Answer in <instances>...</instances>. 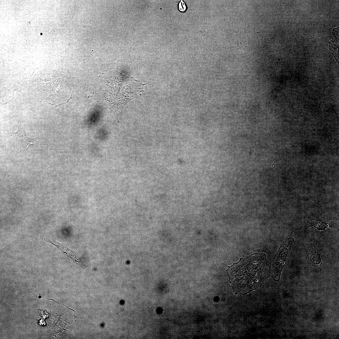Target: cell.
Masks as SVG:
<instances>
[{
    "label": "cell",
    "instance_id": "obj_1",
    "mask_svg": "<svg viewBox=\"0 0 339 339\" xmlns=\"http://www.w3.org/2000/svg\"><path fill=\"white\" fill-rule=\"evenodd\" d=\"M99 77L101 84L97 92L98 97L100 96L99 102L108 108L111 115L119 122L125 106L142 95L146 83L116 71L102 73Z\"/></svg>",
    "mask_w": 339,
    "mask_h": 339
},
{
    "label": "cell",
    "instance_id": "obj_2",
    "mask_svg": "<svg viewBox=\"0 0 339 339\" xmlns=\"http://www.w3.org/2000/svg\"><path fill=\"white\" fill-rule=\"evenodd\" d=\"M271 266L263 252L240 258L226 270L233 292L244 295L256 290L271 277Z\"/></svg>",
    "mask_w": 339,
    "mask_h": 339
},
{
    "label": "cell",
    "instance_id": "obj_3",
    "mask_svg": "<svg viewBox=\"0 0 339 339\" xmlns=\"http://www.w3.org/2000/svg\"><path fill=\"white\" fill-rule=\"evenodd\" d=\"M29 84L43 101L55 107L72 99L70 88L64 76L56 70L41 69L34 72Z\"/></svg>",
    "mask_w": 339,
    "mask_h": 339
},
{
    "label": "cell",
    "instance_id": "obj_4",
    "mask_svg": "<svg viewBox=\"0 0 339 339\" xmlns=\"http://www.w3.org/2000/svg\"><path fill=\"white\" fill-rule=\"evenodd\" d=\"M294 241V239L293 237L288 238L281 245L271 262V277L276 282H278L280 280L286 258Z\"/></svg>",
    "mask_w": 339,
    "mask_h": 339
},
{
    "label": "cell",
    "instance_id": "obj_5",
    "mask_svg": "<svg viewBox=\"0 0 339 339\" xmlns=\"http://www.w3.org/2000/svg\"><path fill=\"white\" fill-rule=\"evenodd\" d=\"M11 136L13 137L16 144L20 149L19 153L31 145H47L46 141L42 137L38 136L35 138H31L27 137L24 128L19 121L18 123L17 131L15 132L12 133Z\"/></svg>",
    "mask_w": 339,
    "mask_h": 339
},
{
    "label": "cell",
    "instance_id": "obj_6",
    "mask_svg": "<svg viewBox=\"0 0 339 339\" xmlns=\"http://www.w3.org/2000/svg\"><path fill=\"white\" fill-rule=\"evenodd\" d=\"M46 242L50 243L56 246L60 251L71 258L73 261L79 266L84 269L86 267L82 262L78 256L73 251L70 249L67 245L64 243L59 242L55 240L47 238H44Z\"/></svg>",
    "mask_w": 339,
    "mask_h": 339
},
{
    "label": "cell",
    "instance_id": "obj_7",
    "mask_svg": "<svg viewBox=\"0 0 339 339\" xmlns=\"http://www.w3.org/2000/svg\"><path fill=\"white\" fill-rule=\"evenodd\" d=\"M0 101L3 105L13 99L15 90L14 85L9 81L3 82L1 80Z\"/></svg>",
    "mask_w": 339,
    "mask_h": 339
},
{
    "label": "cell",
    "instance_id": "obj_8",
    "mask_svg": "<svg viewBox=\"0 0 339 339\" xmlns=\"http://www.w3.org/2000/svg\"><path fill=\"white\" fill-rule=\"evenodd\" d=\"M325 222L321 220L312 221L309 223V226H313L320 230H323L328 226Z\"/></svg>",
    "mask_w": 339,
    "mask_h": 339
},
{
    "label": "cell",
    "instance_id": "obj_9",
    "mask_svg": "<svg viewBox=\"0 0 339 339\" xmlns=\"http://www.w3.org/2000/svg\"><path fill=\"white\" fill-rule=\"evenodd\" d=\"M179 9L181 12H185L186 9V6L185 3L181 0L179 4Z\"/></svg>",
    "mask_w": 339,
    "mask_h": 339
}]
</instances>
